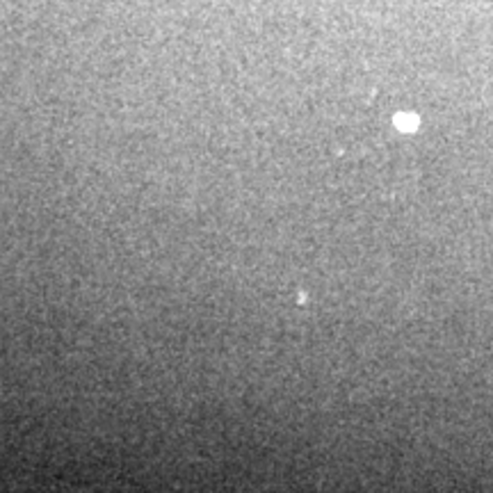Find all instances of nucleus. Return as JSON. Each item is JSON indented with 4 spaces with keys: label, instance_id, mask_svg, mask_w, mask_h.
Instances as JSON below:
<instances>
[{
    "label": "nucleus",
    "instance_id": "f257e3e1",
    "mask_svg": "<svg viewBox=\"0 0 493 493\" xmlns=\"http://www.w3.org/2000/svg\"><path fill=\"white\" fill-rule=\"evenodd\" d=\"M395 126L400 130H413L418 126V117H413V114H397Z\"/></svg>",
    "mask_w": 493,
    "mask_h": 493
}]
</instances>
